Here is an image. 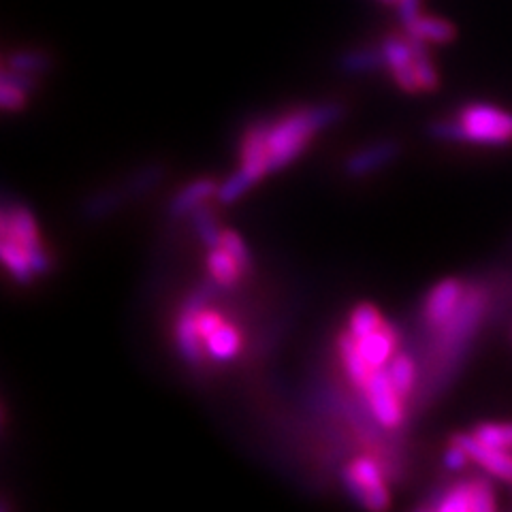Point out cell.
Returning <instances> with one entry per match:
<instances>
[{
	"label": "cell",
	"mask_w": 512,
	"mask_h": 512,
	"mask_svg": "<svg viewBox=\"0 0 512 512\" xmlns=\"http://www.w3.org/2000/svg\"><path fill=\"white\" fill-rule=\"evenodd\" d=\"M342 107L323 103L291 111L274 124H256L242 139L239 148V169L218 186V201L233 203L263 180L267 173L280 171L308 148L312 137L340 120Z\"/></svg>",
	"instance_id": "obj_1"
},
{
	"label": "cell",
	"mask_w": 512,
	"mask_h": 512,
	"mask_svg": "<svg viewBox=\"0 0 512 512\" xmlns=\"http://www.w3.org/2000/svg\"><path fill=\"white\" fill-rule=\"evenodd\" d=\"M0 256L20 284H28L50 269V256L41 244L37 220L28 207L5 205L0 216Z\"/></svg>",
	"instance_id": "obj_2"
},
{
	"label": "cell",
	"mask_w": 512,
	"mask_h": 512,
	"mask_svg": "<svg viewBox=\"0 0 512 512\" xmlns=\"http://www.w3.org/2000/svg\"><path fill=\"white\" fill-rule=\"evenodd\" d=\"M431 133L444 141L506 146L512 141V114L489 103H470L459 111L457 118L438 122Z\"/></svg>",
	"instance_id": "obj_3"
},
{
	"label": "cell",
	"mask_w": 512,
	"mask_h": 512,
	"mask_svg": "<svg viewBox=\"0 0 512 512\" xmlns=\"http://www.w3.org/2000/svg\"><path fill=\"white\" fill-rule=\"evenodd\" d=\"M487 306V293L485 288L472 286L466 291V297H463L459 310L455 316L448 320L446 325L436 329V350H438V363H440V372L438 378L442 380L444 372L451 370V367L457 365L463 346H468L472 340V335L480 323V316H483Z\"/></svg>",
	"instance_id": "obj_4"
},
{
	"label": "cell",
	"mask_w": 512,
	"mask_h": 512,
	"mask_svg": "<svg viewBox=\"0 0 512 512\" xmlns=\"http://www.w3.org/2000/svg\"><path fill=\"white\" fill-rule=\"evenodd\" d=\"M344 480L350 493L365 506L372 510H384L391 504V493L384 483L382 470L378 461L372 457H357L350 461L344 470Z\"/></svg>",
	"instance_id": "obj_5"
},
{
	"label": "cell",
	"mask_w": 512,
	"mask_h": 512,
	"mask_svg": "<svg viewBox=\"0 0 512 512\" xmlns=\"http://www.w3.org/2000/svg\"><path fill=\"white\" fill-rule=\"evenodd\" d=\"M361 391L365 395L367 408H370L378 425L387 427V429H395L402 425L404 416H406L404 397L397 393L395 384L391 382V376L387 372V367L376 370L370 376V380L365 382V387Z\"/></svg>",
	"instance_id": "obj_6"
},
{
	"label": "cell",
	"mask_w": 512,
	"mask_h": 512,
	"mask_svg": "<svg viewBox=\"0 0 512 512\" xmlns=\"http://www.w3.org/2000/svg\"><path fill=\"white\" fill-rule=\"evenodd\" d=\"M498 506L491 480L485 476H472L444 489L438 495L436 510L440 512H489Z\"/></svg>",
	"instance_id": "obj_7"
},
{
	"label": "cell",
	"mask_w": 512,
	"mask_h": 512,
	"mask_svg": "<svg viewBox=\"0 0 512 512\" xmlns=\"http://www.w3.org/2000/svg\"><path fill=\"white\" fill-rule=\"evenodd\" d=\"M466 291V284L457 278H446L431 288L423 306V318L431 331L440 329L455 316Z\"/></svg>",
	"instance_id": "obj_8"
},
{
	"label": "cell",
	"mask_w": 512,
	"mask_h": 512,
	"mask_svg": "<svg viewBox=\"0 0 512 512\" xmlns=\"http://www.w3.org/2000/svg\"><path fill=\"white\" fill-rule=\"evenodd\" d=\"M384 67H387L395 79V84L406 92H421L419 79L414 71V54L408 37L389 35L380 43Z\"/></svg>",
	"instance_id": "obj_9"
},
{
	"label": "cell",
	"mask_w": 512,
	"mask_h": 512,
	"mask_svg": "<svg viewBox=\"0 0 512 512\" xmlns=\"http://www.w3.org/2000/svg\"><path fill=\"white\" fill-rule=\"evenodd\" d=\"M453 442L466 448V453L474 463H478L487 474L493 478L504 480L512 485V451H502V448H493L480 442L474 434H457Z\"/></svg>",
	"instance_id": "obj_10"
},
{
	"label": "cell",
	"mask_w": 512,
	"mask_h": 512,
	"mask_svg": "<svg viewBox=\"0 0 512 512\" xmlns=\"http://www.w3.org/2000/svg\"><path fill=\"white\" fill-rule=\"evenodd\" d=\"M352 340H355L363 361L370 365L372 370H382V367H387L391 359L397 355V333L389 323H384L372 333L359 335V338L352 335Z\"/></svg>",
	"instance_id": "obj_11"
},
{
	"label": "cell",
	"mask_w": 512,
	"mask_h": 512,
	"mask_svg": "<svg viewBox=\"0 0 512 512\" xmlns=\"http://www.w3.org/2000/svg\"><path fill=\"white\" fill-rule=\"evenodd\" d=\"M397 154V146L393 141H380L374 143L370 148H363L357 154H352L346 163V171L352 178H361V175L372 173L380 169L382 165H387L389 160Z\"/></svg>",
	"instance_id": "obj_12"
},
{
	"label": "cell",
	"mask_w": 512,
	"mask_h": 512,
	"mask_svg": "<svg viewBox=\"0 0 512 512\" xmlns=\"http://www.w3.org/2000/svg\"><path fill=\"white\" fill-rule=\"evenodd\" d=\"M218 195V184L214 180H207V178H201V180H195L190 182L188 186H184L178 195H175V199L171 201V214L173 216H186V214H192L197 210V207H201L207 199H212Z\"/></svg>",
	"instance_id": "obj_13"
},
{
	"label": "cell",
	"mask_w": 512,
	"mask_h": 512,
	"mask_svg": "<svg viewBox=\"0 0 512 512\" xmlns=\"http://www.w3.org/2000/svg\"><path fill=\"white\" fill-rule=\"evenodd\" d=\"M175 340H178V348L182 352V357L190 365H199L205 355V346L201 335L197 331L195 318H192V310L186 306L178 318V327H175Z\"/></svg>",
	"instance_id": "obj_14"
},
{
	"label": "cell",
	"mask_w": 512,
	"mask_h": 512,
	"mask_svg": "<svg viewBox=\"0 0 512 512\" xmlns=\"http://www.w3.org/2000/svg\"><path fill=\"white\" fill-rule=\"evenodd\" d=\"M406 28V35L419 37L427 43H436V45H446L451 43L457 37V28L444 20V18H436V15H419L414 22H410Z\"/></svg>",
	"instance_id": "obj_15"
},
{
	"label": "cell",
	"mask_w": 512,
	"mask_h": 512,
	"mask_svg": "<svg viewBox=\"0 0 512 512\" xmlns=\"http://www.w3.org/2000/svg\"><path fill=\"white\" fill-rule=\"evenodd\" d=\"M242 350V335L239 329L231 323H224L205 340V355L214 361H231Z\"/></svg>",
	"instance_id": "obj_16"
},
{
	"label": "cell",
	"mask_w": 512,
	"mask_h": 512,
	"mask_svg": "<svg viewBox=\"0 0 512 512\" xmlns=\"http://www.w3.org/2000/svg\"><path fill=\"white\" fill-rule=\"evenodd\" d=\"M207 271H210L212 280L218 286H233L244 276L246 267L239 263L227 248L218 244L210 248V254H207Z\"/></svg>",
	"instance_id": "obj_17"
},
{
	"label": "cell",
	"mask_w": 512,
	"mask_h": 512,
	"mask_svg": "<svg viewBox=\"0 0 512 512\" xmlns=\"http://www.w3.org/2000/svg\"><path fill=\"white\" fill-rule=\"evenodd\" d=\"M387 372L391 376V382L395 384L397 393L404 399L410 397L416 384V365L412 357L404 355V352H397V355L391 359V363L387 365Z\"/></svg>",
	"instance_id": "obj_18"
},
{
	"label": "cell",
	"mask_w": 512,
	"mask_h": 512,
	"mask_svg": "<svg viewBox=\"0 0 512 512\" xmlns=\"http://www.w3.org/2000/svg\"><path fill=\"white\" fill-rule=\"evenodd\" d=\"M378 67H384V58L380 47H363V50L348 52L342 58V69L346 73H370L376 71Z\"/></svg>",
	"instance_id": "obj_19"
},
{
	"label": "cell",
	"mask_w": 512,
	"mask_h": 512,
	"mask_svg": "<svg viewBox=\"0 0 512 512\" xmlns=\"http://www.w3.org/2000/svg\"><path fill=\"white\" fill-rule=\"evenodd\" d=\"M384 323H387V320L382 318V314L376 306H372V303H361V306H357L355 310L350 312L348 331L359 338V335L376 331Z\"/></svg>",
	"instance_id": "obj_20"
},
{
	"label": "cell",
	"mask_w": 512,
	"mask_h": 512,
	"mask_svg": "<svg viewBox=\"0 0 512 512\" xmlns=\"http://www.w3.org/2000/svg\"><path fill=\"white\" fill-rule=\"evenodd\" d=\"M472 434L487 446L512 451V423H480Z\"/></svg>",
	"instance_id": "obj_21"
},
{
	"label": "cell",
	"mask_w": 512,
	"mask_h": 512,
	"mask_svg": "<svg viewBox=\"0 0 512 512\" xmlns=\"http://www.w3.org/2000/svg\"><path fill=\"white\" fill-rule=\"evenodd\" d=\"M50 56H45L43 52H32V50H22V52H15L7 58L5 67L13 69V71H20V73H28V75H39L43 71L50 69Z\"/></svg>",
	"instance_id": "obj_22"
},
{
	"label": "cell",
	"mask_w": 512,
	"mask_h": 512,
	"mask_svg": "<svg viewBox=\"0 0 512 512\" xmlns=\"http://www.w3.org/2000/svg\"><path fill=\"white\" fill-rule=\"evenodd\" d=\"M190 216H192V220H195V227H197L199 237L203 239V244H205L207 248L218 246V244H220L222 231L218 229V224H216V220L212 218L210 210H207L205 205H201V207H197V210L192 212Z\"/></svg>",
	"instance_id": "obj_23"
},
{
	"label": "cell",
	"mask_w": 512,
	"mask_h": 512,
	"mask_svg": "<svg viewBox=\"0 0 512 512\" xmlns=\"http://www.w3.org/2000/svg\"><path fill=\"white\" fill-rule=\"evenodd\" d=\"M220 246L227 248L246 269L250 267V252H248V246L244 244V239L239 237V233H235L231 229H224L220 235Z\"/></svg>",
	"instance_id": "obj_24"
},
{
	"label": "cell",
	"mask_w": 512,
	"mask_h": 512,
	"mask_svg": "<svg viewBox=\"0 0 512 512\" xmlns=\"http://www.w3.org/2000/svg\"><path fill=\"white\" fill-rule=\"evenodd\" d=\"M468 459H470V455L466 453V448L457 442H451V446H448L444 453V466L451 472H459L463 466H466Z\"/></svg>",
	"instance_id": "obj_25"
},
{
	"label": "cell",
	"mask_w": 512,
	"mask_h": 512,
	"mask_svg": "<svg viewBox=\"0 0 512 512\" xmlns=\"http://www.w3.org/2000/svg\"><path fill=\"white\" fill-rule=\"evenodd\" d=\"M395 7H397L399 22H402L404 26H408L410 22H414L421 15L423 0H397Z\"/></svg>",
	"instance_id": "obj_26"
},
{
	"label": "cell",
	"mask_w": 512,
	"mask_h": 512,
	"mask_svg": "<svg viewBox=\"0 0 512 512\" xmlns=\"http://www.w3.org/2000/svg\"><path fill=\"white\" fill-rule=\"evenodd\" d=\"M380 3H382V5H395L397 0H380Z\"/></svg>",
	"instance_id": "obj_27"
}]
</instances>
